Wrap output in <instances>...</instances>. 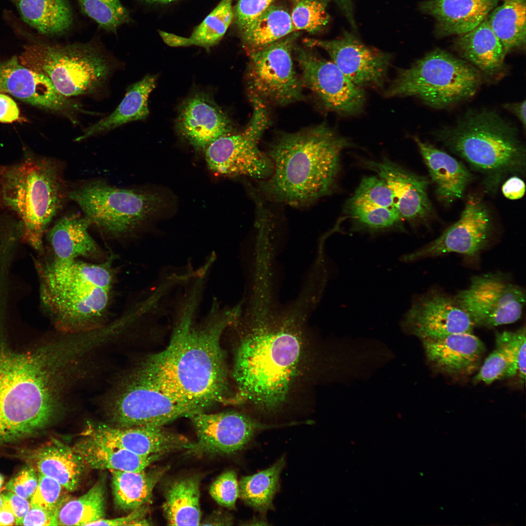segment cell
Returning a JSON list of instances; mask_svg holds the SVG:
<instances>
[{
	"label": "cell",
	"mask_w": 526,
	"mask_h": 526,
	"mask_svg": "<svg viewBox=\"0 0 526 526\" xmlns=\"http://www.w3.org/2000/svg\"><path fill=\"white\" fill-rule=\"evenodd\" d=\"M84 356L69 335L22 352L0 341V444L31 436L54 419Z\"/></svg>",
	"instance_id": "1"
},
{
	"label": "cell",
	"mask_w": 526,
	"mask_h": 526,
	"mask_svg": "<svg viewBox=\"0 0 526 526\" xmlns=\"http://www.w3.org/2000/svg\"><path fill=\"white\" fill-rule=\"evenodd\" d=\"M223 327L199 331L183 324L163 350L148 357L126 377L161 391L195 413L228 401Z\"/></svg>",
	"instance_id": "2"
},
{
	"label": "cell",
	"mask_w": 526,
	"mask_h": 526,
	"mask_svg": "<svg viewBox=\"0 0 526 526\" xmlns=\"http://www.w3.org/2000/svg\"><path fill=\"white\" fill-rule=\"evenodd\" d=\"M350 145L324 123L291 133L272 143L267 155L273 171L259 181L263 198L292 206H303L329 194L340 169L342 151Z\"/></svg>",
	"instance_id": "3"
},
{
	"label": "cell",
	"mask_w": 526,
	"mask_h": 526,
	"mask_svg": "<svg viewBox=\"0 0 526 526\" xmlns=\"http://www.w3.org/2000/svg\"><path fill=\"white\" fill-rule=\"evenodd\" d=\"M113 257L97 263L50 259L37 263L41 304L62 333H81L102 327L113 293Z\"/></svg>",
	"instance_id": "4"
},
{
	"label": "cell",
	"mask_w": 526,
	"mask_h": 526,
	"mask_svg": "<svg viewBox=\"0 0 526 526\" xmlns=\"http://www.w3.org/2000/svg\"><path fill=\"white\" fill-rule=\"evenodd\" d=\"M291 319L277 324L260 321L241 340L233 370L236 398L267 409L284 400L301 351L300 336Z\"/></svg>",
	"instance_id": "5"
},
{
	"label": "cell",
	"mask_w": 526,
	"mask_h": 526,
	"mask_svg": "<svg viewBox=\"0 0 526 526\" xmlns=\"http://www.w3.org/2000/svg\"><path fill=\"white\" fill-rule=\"evenodd\" d=\"M64 169L58 160L28 153L0 166V208L15 214L24 240L41 255L43 238L68 199Z\"/></svg>",
	"instance_id": "6"
},
{
	"label": "cell",
	"mask_w": 526,
	"mask_h": 526,
	"mask_svg": "<svg viewBox=\"0 0 526 526\" xmlns=\"http://www.w3.org/2000/svg\"><path fill=\"white\" fill-rule=\"evenodd\" d=\"M436 136L483 176L487 192L495 193L508 175L525 174V147L516 129L494 111L468 112Z\"/></svg>",
	"instance_id": "7"
},
{
	"label": "cell",
	"mask_w": 526,
	"mask_h": 526,
	"mask_svg": "<svg viewBox=\"0 0 526 526\" xmlns=\"http://www.w3.org/2000/svg\"><path fill=\"white\" fill-rule=\"evenodd\" d=\"M482 82L472 65L440 49L401 70L386 93L388 97L414 96L443 109L472 96Z\"/></svg>",
	"instance_id": "8"
},
{
	"label": "cell",
	"mask_w": 526,
	"mask_h": 526,
	"mask_svg": "<svg viewBox=\"0 0 526 526\" xmlns=\"http://www.w3.org/2000/svg\"><path fill=\"white\" fill-rule=\"evenodd\" d=\"M19 61L46 75L67 97L97 92L105 86L113 70L109 59L90 43H38L27 46Z\"/></svg>",
	"instance_id": "9"
},
{
	"label": "cell",
	"mask_w": 526,
	"mask_h": 526,
	"mask_svg": "<svg viewBox=\"0 0 526 526\" xmlns=\"http://www.w3.org/2000/svg\"><path fill=\"white\" fill-rule=\"evenodd\" d=\"M68 196L79 207L91 225L115 239L130 235L163 204L155 193L117 187L101 180L69 188Z\"/></svg>",
	"instance_id": "10"
},
{
	"label": "cell",
	"mask_w": 526,
	"mask_h": 526,
	"mask_svg": "<svg viewBox=\"0 0 526 526\" xmlns=\"http://www.w3.org/2000/svg\"><path fill=\"white\" fill-rule=\"evenodd\" d=\"M253 112L245 129L241 133L218 138L205 150L210 169L227 176H245L259 181L268 178L273 164L259 148L261 137L269 125L264 102L251 95Z\"/></svg>",
	"instance_id": "11"
},
{
	"label": "cell",
	"mask_w": 526,
	"mask_h": 526,
	"mask_svg": "<svg viewBox=\"0 0 526 526\" xmlns=\"http://www.w3.org/2000/svg\"><path fill=\"white\" fill-rule=\"evenodd\" d=\"M300 32L248 51L249 90L263 101L285 106L303 98V85L294 69L292 54Z\"/></svg>",
	"instance_id": "12"
},
{
	"label": "cell",
	"mask_w": 526,
	"mask_h": 526,
	"mask_svg": "<svg viewBox=\"0 0 526 526\" xmlns=\"http://www.w3.org/2000/svg\"><path fill=\"white\" fill-rule=\"evenodd\" d=\"M474 326L491 328L513 323L521 317L526 295L522 288L500 272L471 277L468 288L453 297Z\"/></svg>",
	"instance_id": "13"
},
{
	"label": "cell",
	"mask_w": 526,
	"mask_h": 526,
	"mask_svg": "<svg viewBox=\"0 0 526 526\" xmlns=\"http://www.w3.org/2000/svg\"><path fill=\"white\" fill-rule=\"evenodd\" d=\"M106 410L114 425L123 427L163 426L195 413L161 391L125 377L108 397Z\"/></svg>",
	"instance_id": "14"
},
{
	"label": "cell",
	"mask_w": 526,
	"mask_h": 526,
	"mask_svg": "<svg viewBox=\"0 0 526 526\" xmlns=\"http://www.w3.org/2000/svg\"><path fill=\"white\" fill-rule=\"evenodd\" d=\"M303 87L311 90L327 110L345 115L359 113L365 101L362 88L351 81L332 61L307 48L294 46Z\"/></svg>",
	"instance_id": "15"
},
{
	"label": "cell",
	"mask_w": 526,
	"mask_h": 526,
	"mask_svg": "<svg viewBox=\"0 0 526 526\" xmlns=\"http://www.w3.org/2000/svg\"><path fill=\"white\" fill-rule=\"evenodd\" d=\"M493 230V220L486 204L479 195L471 194L457 221L434 241L403 255L401 261L411 263L450 253L475 258L488 245Z\"/></svg>",
	"instance_id": "16"
},
{
	"label": "cell",
	"mask_w": 526,
	"mask_h": 526,
	"mask_svg": "<svg viewBox=\"0 0 526 526\" xmlns=\"http://www.w3.org/2000/svg\"><path fill=\"white\" fill-rule=\"evenodd\" d=\"M188 417L197 440L188 452L197 454H234L244 449L259 432L271 427L235 411L215 413L201 412Z\"/></svg>",
	"instance_id": "17"
},
{
	"label": "cell",
	"mask_w": 526,
	"mask_h": 526,
	"mask_svg": "<svg viewBox=\"0 0 526 526\" xmlns=\"http://www.w3.org/2000/svg\"><path fill=\"white\" fill-rule=\"evenodd\" d=\"M303 42L309 48L324 50L357 86L379 88L383 85L391 63V55L367 46L352 34L344 32L339 38L332 40L305 38Z\"/></svg>",
	"instance_id": "18"
},
{
	"label": "cell",
	"mask_w": 526,
	"mask_h": 526,
	"mask_svg": "<svg viewBox=\"0 0 526 526\" xmlns=\"http://www.w3.org/2000/svg\"><path fill=\"white\" fill-rule=\"evenodd\" d=\"M402 325L421 340L472 333L474 327L468 314L453 297L433 289L414 298L404 316Z\"/></svg>",
	"instance_id": "19"
},
{
	"label": "cell",
	"mask_w": 526,
	"mask_h": 526,
	"mask_svg": "<svg viewBox=\"0 0 526 526\" xmlns=\"http://www.w3.org/2000/svg\"><path fill=\"white\" fill-rule=\"evenodd\" d=\"M344 210L353 220L355 230L375 234L403 229V219L395 207L393 193L380 177H364L347 200Z\"/></svg>",
	"instance_id": "20"
},
{
	"label": "cell",
	"mask_w": 526,
	"mask_h": 526,
	"mask_svg": "<svg viewBox=\"0 0 526 526\" xmlns=\"http://www.w3.org/2000/svg\"><path fill=\"white\" fill-rule=\"evenodd\" d=\"M16 56L0 63V88L20 100L73 119L79 105L60 94L45 75L22 65Z\"/></svg>",
	"instance_id": "21"
},
{
	"label": "cell",
	"mask_w": 526,
	"mask_h": 526,
	"mask_svg": "<svg viewBox=\"0 0 526 526\" xmlns=\"http://www.w3.org/2000/svg\"><path fill=\"white\" fill-rule=\"evenodd\" d=\"M390 188L396 208L402 219L413 224L426 223L434 215L429 198V180L385 157L378 161H366Z\"/></svg>",
	"instance_id": "22"
},
{
	"label": "cell",
	"mask_w": 526,
	"mask_h": 526,
	"mask_svg": "<svg viewBox=\"0 0 526 526\" xmlns=\"http://www.w3.org/2000/svg\"><path fill=\"white\" fill-rule=\"evenodd\" d=\"M175 127L194 148L204 151L216 139L231 134L233 130L227 114L203 93L194 94L182 103Z\"/></svg>",
	"instance_id": "23"
},
{
	"label": "cell",
	"mask_w": 526,
	"mask_h": 526,
	"mask_svg": "<svg viewBox=\"0 0 526 526\" xmlns=\"http://www.w3.org/2000/svg\"><path fill=\"white\" fill-rule=\"evenodd\" d=\"M98 437L102 443L122 448L142 456L164 455L191 449L194 443L180 434L163 426H138L128 427L104 424Z\"/></svg>",
	"instance_id": "24"
},
{
	"label": "cell",
	"mask_w": 526,
	"mask_h": 526,
	"mask_svg": "<svg viewBox=\"0 0 526 526\" xmlns=\"http://www.w3.org/2000/svg\"><path fill=\"white\" fill-rule=\"evenodd\" d=\"M422 340L429 362L438 371L451 376L474 373L478 369L485 352L483 342L472 333Z\"/></svg>",
	"instance_id": "25"
},
{
	"label": "cell",
	"mask_w": 526,
	"mask_h": 526,
	"mask_svg": "<svg viewBox=\"0 0 526 526\" xmlns=\"http://www.w3.org/2000/svg\"><path fill=\"white\" fill-rule=\"evenodd\" d=\"M500 0H427L422 12L435 20V32L442 37L466 33L480 24Z\"/></svg>",
	"instance_id": "26"
},
{
	"label": "cell",
	"mask_w": 526,
	"mask_h": 526,
	"mask_svg": "<svg viewBox=\"0 0 526 526\" xmlns=\"http://www.w3.org/2000/svg\"><path fill=\"white\" fill-rule=\"evenodd\" d=\"M90 226L83 215L68 214L57 220L46 233L52 256L50 259L69 262L80 257L102 258L101 249L89 232Z\"/></svg>",
	"instance_id": "27"
},
{
	"label": "cell",
	"mask_w": 526,
	"mask_h": 526,
	"mask_svg": "<svg viewBox=\"0 0 526 526\" xmlns=\"http://www.w3.org/2000/svg\"><path fill=\"white\" fill-rule=\"evenodd\" d=\"M434 184L437 199L449 206L461 198L472 175L461 162L433 146L413 137Z\"/></svg>",
	"instance_id": "28"
},
{
	"label": "cell",
	"mask_w": 526,
	"mask_h": 526,
	"mask_svg": "<svg viewBox=\"0 0 526 526\" xmlns=\"http://www.w3.org/2000/svg\"><path fill=\"white\" fill-rule=\"evenodd\" d=\"M27 460L38 474L53 478L69 492L79 487L87 467L72 448L56 439L30 452Z\"/></svg>",
	"instance_id": "29"
},
{
	"label": "cell",
	"mask_w": 526,
	"mask_h": 526,
	"mask_svg": "<svg viewBox=\"0 0 526 526\" xmlns=\"http://www.w3.org/2000/svg\"><path fill=\"white\" fill-rule=\"evenodd\" d=\"M453 45L461 56L482 74L494 76L503 68L506 55L487 17L471 31L457 36Z\"/></svg>",
	"instance_id": "30"
},
{
	"label": "cell",
	"mask_w": 526,
	"mask_h": 526,
	"mask_svg": "<svg viewBox=\"0 0 526 526\" xmlns=\"http://www.w3.org/2000/svg\"><path fill=\"white\" fill-rule=\"evenodd\" d=\"M156 76L147 75L132 84L115 110L108 116L85 129L75 139L81 141L107 132L127 123L145 119L149 114L148 98L156 83Z\"/></svg>",
	"instance_id": "31"
},
{
	"label": "cell",
	"mask_w": 526,
	"mask_h": 526,
	"mask_svg": "<svg viewBox=\"0 0 526 526\" xmlns=\"http://www.w3.org/2000/svg\"><path fill=\"white\" fill-rule=\"evenodd\" d=\"M72 448L87 467L94 470L139 472L145 470L163 456L157 454L142 456L103 443L89 435L78 441Z\"/></svg>",
	"instance_id": "32"
},
{
	"label": "cell",
	"mask_w": 526,
	"mask_h": 526,
	"mask_svg": "<svg viewBox=\"0 0 526 526\" xmlns=\"http://www.w3.org/2000/svg\"><path fill=\"white\" fill-rule=\"evenodd\" d=\"M167 468L139 472L110 470L114 503L119 509L132 511L148 505L154 487Z\"/></svg>",
	"instance_id": "33"
},
{
	"label": "cell",
	"mask_w": 526,
	"mask_h": 526,
	"mask_svg": "<svg viewBox=\"0 0 526 526\" xmlns=\"http://www.w3.org/2000/svg\"><path fill=\"white\" fill-rule=\"evenodd\" d=\"M200 485L199 476L191 475L177 479L169 485L163 505L168 525H200Z\"/></svg>",
	"instance_id": "34"
},
{
	"label": "cell",
	"mask_w": 526,
	"mask_h": 526,
	"mask_svg": "<svg viewBox=\"0 0 526 526\" xmlns=\"http://www.w3.org/2000/svg\"><path fill=\"white\" fill-rule=\"evenodd\" d=\"M23 20L46 36H55L68 30L73 15L67 0H11Z\"/></svg>",
	"instance_id": "35"
},
{
	"label": "cell",
	"mask_w": 526,
	"mask_h": 526,
	"mask_svg": "<svg viewBox=\"0 0 526 526\" xmlns=\"http://www.w3.org/2000/svg\"><path fill=\"white\" fill-rule=\"evenodd\" d=\"M233 0H221L189 37L159 31L164 42L171 47L196 45L209 50L222 39L233 21Z\"/></svg>",
	"instance_id": "36"
},
{
	"label": "cell",
	"mask_w": 526,
	"mask_h": 526,
	"mask_svg": "<svg viewBox=\"0 0 526 526\" xmlns=\"http://www.w3.org/2000/svg\"><path fill=\"white\" fill-rule=\"evenodd\" d=\"M526 0H504L488 14L487 19L506 55L526 45Z\"/></svg>",
	"instance_id": "37"
},
{
	"label": "cell",
	"mask_w": 526,
	"mask_h": 526,
	"mask_svg": "<svg viewBox=\"0 0 526 526\" xmlns=\"http://www.w3.org/2000/svg\"><path fill=\"white\" fill-rule=\"evenodd\" d=\"M285 465V458L283 455L270 467L243 476L239 482V497L261 513L273 509V499L278 491L281 474Z\"/></svg>",
	"instance_id": "38"
},
{
	"label": "cell",
	"mask_w": 526,
	"mask_h": 526,
	"mask_svg": "<svg viewBox=\"0 0 526 526\" xmlns=\"http://www.w3.org/2000/svg\"><path fill=\"white\" fill-rule=\"evenodd\" d=\"M105 500V484L100 480L83 495L65 498L56 513V526H89L104 518Z\"/></svg>",
	"instance_id": "39"
},
{
	"label": "cell",
	"mask_w": 526,
	"mask_h": 526,
	"mask_svg": "<svg viewBox=\"0 0 526 526\" xmlns=\"http://www.w3.org/2000/svg\"><path fill=\"white\" fill-rule=\"evenodd\" d=\"M294 32L290 13L283 7L271 5L240 35L246 49L261 47Z\"/></svg>",
	"instance_id": "40"
},
{
	"label": "cell",
	"mask_w": 526,
	"mask_h": 526,
	"mask_svg": "<svg viewBox=\"0 0 526 526\" xmlns=\"http://www.w3.org/2000/svg\"><path fill=\"white\" fill-rule=\"evenodd\" d=\"M82 11L108 31L115 32L131 20L127 9L119 0H77Z\"/></svg>",
	"instance_id": "41"
},
{
	"label": "cell",
	"mask_w": 526,
	"mask_h": 526,
	"mask_svg": "<svg viewBox=\"0 0 526 526\" xmlns=\"http://www.w3.org/2000/svg\"><path fill=\"white\" fill-rule=\"evenodd\" d=\"M292 22L296 31L315 33L328 23L326 7L319 0H290Z\"/></svg>",
	"instance_id": "42"
},
{
	"label": "cell",
	"mask_w": 526,
	"mask_h": 526,
	"mask_svg": "<svg viewBox=\"0 0 526 526\" xmlns=\"http://www.w3.org/2000/svg\"><path fill=\"white\" fill-rule=\"evenodd\" d=\"M517 374V370L507 355L502 349L496 347L485 360L474 377L473 382L490 384L498 380L512 377Z\"/></svg>",
	"instance_id": "43"
},
{
	"label": "cell",
	"mask_w": 526,
	"mask_h": 526,
	"mask_svg": "<svg viewBox=\"0 0 526 526\" xmlns=\"http://www.w3.org/2000/svg\"><path fill=\"white\" fill-rule=\"evenodd\" d=\"M526 328L515 331L497 332L495 346L502 349L517 370L521 381L526 379Z\"/></svg>",
	"instance_id": "44"
},
{
	"label": "cell",
	"mask_w": 526,
	"mask_h": 526,
	"mask_svg": "<svg viewBox=\"0 0 526 526\" xmlns=\"http://www.w3.org/2000/svg\"><path fill=\"white\" fill-rule=\"evenodd\" d=\"M38 476L37 488L30 499L31 506L56 512L65 499L63 493V490L65 489L59 483L51 477L40 474H38Z\"/></svg>",
	"instance_id": "45"
},
{
	"label": "cell",
	"mask_w": 526,
	"mask_h": 526,
	"mask_svg": "<svg viewBox=\"0 0 526 526\" xmlns=\"http://www.w3.org/2000/svg\"><path fill=\"white\" fill-rule=\"evenodd\" d=\"M209 493L220 505L230 509L235 508L239 497V482L235 471L229 470L220 474L211 485Z\"/></svg>",
	"instance_id": "46"
},
{
	"label": "cell",
	"mask_w": 526,
	"mask_h": 526,
	"mask_svg": "<svg viewBox=\"0 0 526 526\" xmlns=\"http://www.w3.org/2000/svg\"><path fill=\"white\" fill-rule=\"evenodd\" d=\"M277 0H238L233 7V19L240 35Z\"/></svg>",
	"instance_id": "47"
},
{
	"label": "cell",
	"mask_w": 526,
	"mask_h": 526,
	"mask_svg": "<svg viewBox=\"0 0 526 526\" xmlns=\"http://www.w3.org/2000/svg\"><path fill=\"white\" fill-rule=\"evenodd\" d=\"M38 476L32 467L22 470L5 486L6 489L24 499H31L38 484Z\"/></svg>",
	"instance_id": "48"
},
{
	"label": "cell",
	"mask_w": 526,
	"mask_h": 526,
	"mask_svg": "<svg viewBox=\"0 0 526 526\" xmlns=\"http://www.w3.org/2000/svg\"><path fill=\"white\" fill-rule=\"evenodd\" d=\"M148 505L131 511L127 516L107 519L103 518L92 523L89 526H144L149 525L146 516Z\"/></svg>",
	"instance_id": "49"
},
{
	"label": "cell",
	"mask_w": 526,
	"mask_h": 526,
	"mask_svg": "<svg viewBox=\"0 0 526 526\" xmlns=\"http://www.w3.org/2000/svg\"><path fill=\"white\" fill-rule=\"evenodd\" d=\"M56 512L31 506L28 512L21 521V526H56Z\"/></svg>",
	"instance_id": "50"
},
{
	"label": "cell",
	"mask_w": 526,
	"mask_h": 526,
	"mask_svg": "<svg viewBox=\"0 0 526 526\" xmlns=\"http://www.w3.org/2000/svg\"><path fill=\"white\" fill-rule=\"evenodd\" d=\"M4 495L3 506L8 508L14 514L17 519V525L19 524L29 510L30 502L12 492L8 491Z\"/></svg>",
	"instance_id": "51"
},
{
	"label": "cell",
	"mask_w": 526,
	"mask_h": 526,
	"mask_svg": "<svg viewBox=\"0 0 526 526\" xmlns=\"http://www.w3.org/2000/svg\"><path fill=\"white\" fill-rule=\"evenodd\" d=\"M18 106L9 96L0 94V122L11 123L19 119Z\"/></svg>",
	"instance_id": "52"
},
{
	"label": "cell",
	"mask_w": 526,
	"mask_h": 526,
	"mask_svg": "<svg viewBox=\"0 0 526 526\" xmlns=\"http://www.w3.org/2000/svg\"><path fill=\"white\" fill-rule=\"evenodd\" d=\"M502 191L507 199L516 200L521 198L525 192L524 182L517 176H512L504 183Z\"/></svg>",
	"instance_id": "53"
},
{
	"label": "cell",
	"mask_w": 526,
	"mask_h": 526,
	"mask_svg": "<svg viewBox=\"0 0 526 526\" xmlns=\"http://www.w3.org/2000/svg\"><path fill=\"white\" fill-rule=\"evenodd\" d=\"M326 7L331 1L334 2L339 7L347 19L353 26L356 28V23L354 17L353 0H319Z\"/></svg>",
	"instance_id": "54"
},
{
	"label": "cell",
	"mask_w": 526,
	"mask_h": 526,
	"mask_svg": "<svg viewBox=\"0 0 526 526\" xmlns=\"http://www.w3.org/2000/svg\"><path fill=\"white\" fill-rule=\"evenodd\" d=\"M526 100L516 103H506L503 107L514 114L526 128Z\"/></svg>",
	"instance_id": "55"
},
{
	"label": "cell",
	"mask_w": 526,
	"mask_h": 526,
	"mask_svg": "<svg viewBox=\"0 0 526 526\" xmlns=\"http://www.w3.org/2000/svg\"><path fill=\"white\" fill-rule=\"evenodd\" d=\"M17 525L14 514L8 508L3 506L0 509V526Z\"/></svg>",
	"instance_id": "56"
},
{
	"label": "cell",
	"mask_w": 526,
	"mask_h": 526,
	"mask_svg": "<svg viewBox=\"0 0 526 526\" xmlns=\"http://www.w3.org/2000/svg\"><path fill=\"white\" fill-rule=\"evenodd\" d=\"M249 523L248 525H253L254 523H256L255 525H259L258 523H259L260 525H268V524L266 523L267 522L264 520V519H263V518L262 517H257L256 518H253L252 520H251L250 521H249Z\"/></svg>",
	"instance_id": "57"
},
{
	"label": "cell",
	"mask_w": 526,
	"mask_h": 526,
	"mask_svg": "<svg viewBox=\"0 0 526 526\" xmlns=\"http://www.w3.org/2000/svg\"><path fill=\"white\" fill-rule=\"evenodd\" d=\"M147 2L156 3H167L172 2L178 0H144Z\"/></svg>",
	"instance_id": "58"
},
{
	"label": "cell",
	"mask_w": 526,
	"mask_h": 526,
	"mask_svg": "<svg viewBox=\"0 0 526 526\" xmlns=\"http://www.w3.org/2000/svg\"><path fill=\"white\" fill-rule=\"evenodd\" d=\"M4 502V495L0 494V509L2 507Z\"/></svg>",
	"instance_id": "59"
},
{
	"label": "cell",
	"mask_w": 526,
	"mask_h": 526,
	"mask_svg": "<svg viewBox=\"0 0 526 526\" xmlns=\"http://www.w3.org/2000/svg\"><path fill=\"white\" fill-rule=\"evenodd\" d=\"M3 482H4V478H3V476L0 474V490L3 487Z\"/></svg>",
	"instance_id": "60"
},
{
	"label": "cell",
	"mask_w": 526,
	"mask_h": 526,
	"mask_svg": "<svg viewBox=\"0 0 526 526\" xmlns=\"http://www.w3.org/2000/svg\"><path fill=\"white\" fill-rule=\"evenodd\" d=\"M0 91H1V89H0Z\"/></svg>",
	"instance_id": "61"
}]
</instances>
